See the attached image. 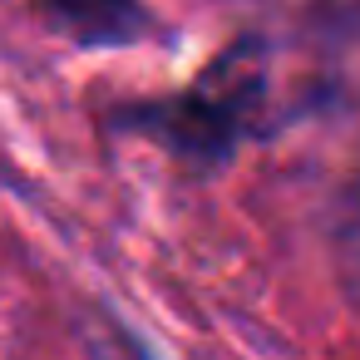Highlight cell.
Here are the masks:
<instances>
[{"mask_svg":"<svg viewBox=\"0 0 360 360\" xmlns=\"http://www.w3.org/2000/svg\"><path fill=\"white\" fill-rule=\"evenodd\" d=\"M40 15L84 45H104V40H129L143 20L134 0H40Z\"/></svg>","mask_w":360,"mask_h":360,"instance_id":"cell-1","label":"cell"},{"mask_svg":"<svg viewBox=\"0 0 360 360\" xmlns=\"http://www.w3.org/2000/svg\"><path fill=\"white\" fill-rule=\"evenodd\" d=\"M350 276L360 286V217H355V232H350Z\"/></svg>","mask_w":360,"mask_h":360,"instance_id":"cell-2","label":"cell"}]
</instances>
